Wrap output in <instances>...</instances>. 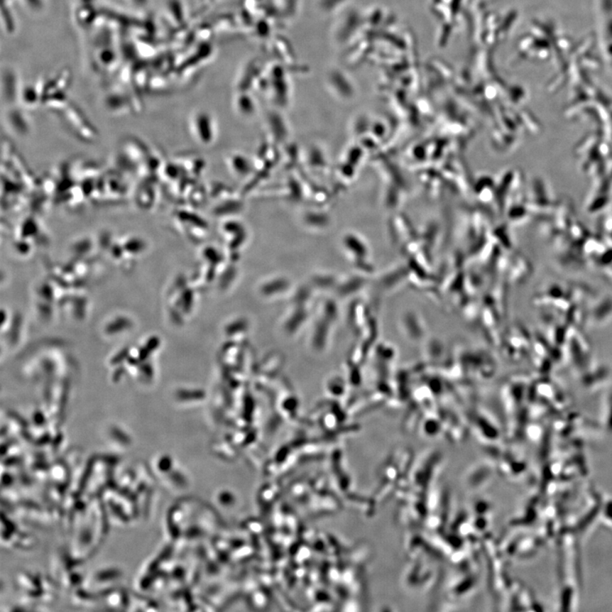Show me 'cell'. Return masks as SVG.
Here are the masks:
<instances>
[{
	"mask_svg": "<svg viewBox=\"0 0 612 612\" xmlns=\"http://www.w3.org/2000/svg\"><path fill=\"white\" fill-rule=\"evenodd\" d=\"M156 177L142 179L136 193L137 204L143 209H152L158 200Z\"/></svg>",
	"mask_w": 612,
	"mask_h": 612,
	"instance_id": "1",
	"label": "cell"
},
{
	"mask_svg": "<svg viewBox=\"0 0 612 612\" xmlns=\"http://www.w3.org/2000/svg\"><path fill=\"white\" fill-rule=\"evenodd\" d=\"M44 238V232L36 217L30 215L20 224L16 230V239L21 242H30V241Z\"/></svg>",
	"mask_w": 612,
	"mask_h": 612,
	"instance_id": "2",
	"label": "cell"
}]
</instances>
